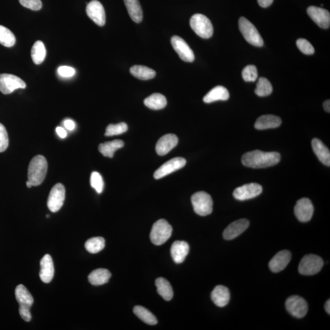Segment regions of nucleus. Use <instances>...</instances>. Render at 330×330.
Listing matches in <instances>:
<instances>
[{
  "label": "nucleus",
  "instance_id": "23",
  "mask_svg": "<svg viewBox=\"0 0 330 330\" xmlns=\"http://www.w3.org/2000/svg\"><path fill=\"white\" fill-rule=\"evenodd\" d=\"M281 123V119L278 116L272 115H263L257 119L255 127L257 130H266L268 128L278 127Z\"/></svg>",
  "mask_w": 330,
  "mask_h": 330
},
{
  "label": "nucleus",
  "instance_id": "2",
  "mask_svg": "<svg viewBox=\"0 0 330 330\" xmlns=\"http://www.w3.org/2000/svg\"><path fill=\"white\" fill-rule=\"evenodd\" d=\"M48 164L45 158L37 156L31 160L28 166V181L33 186L40 185L45 180L48 173Z\"/></svg>",
  "mask_w": 330,
  "mask_h": 330
},
{
  "label": "nucleus",
  "instance_id": "44",
  "mask_svg": "<svg viewBox=\"0 0 330 330\" xmlns=\"http://www.w3.org/2000/svg\"><path fill=\"white\" fill-rule=\"evenodd\" d=\"M58 73L61 77L70 78L75 74V70L69 66H60L58 69Z\"/></svg>",
  "mask_w": 330,
  "mask_h": 330
},
{
  "label": "nucleus",
  "instance_id": "10",
  "mask_svg": "<svg viewBox=\"0 0 330 330\" xmlns=\"http://www.w3.org/2000/svg\"><path fill=\"white\" fill-rule=\"evenodd\" d=\"M287 311L294 317L303 318L307 314L308 306L303 298L297 296L289 297L286 302Z\"/></svg>",
  "mask_w": 330,
  "mask_h": 330
},
{
  "label": "nucleus",
  "instance_id": "17",
  "mask_svg": "<svg viewBox=\"0 0 330 330\" xmlns=\"http://www.w3.org/2000/svg\"><path fill=\"white\" fill-rule=\"evenodd\" d=\"M250 222L247 219H240L230 223L223 232V238L227 241L233 240L247 230Z\"/></svg>",
  "mask_w": 330,
  "mask_h": 330
},
{
  "label": "nucleus",
  "instance_id": "20",
  "mask_svg": "<svg viewBox=\"0 0 330 330\" xmlns=\"http://www.w3.org/2000/svg\"><path fill=\"white\" fill-rule=\"evenodd\" d=\"M54 265L52 257L45 255L40 261V278L44 283L51 282L54 278Z\"/></svg>",
  "mask_w": 330,
  "mask_h": 330
},
{
  "label": "nucleus",
  "instance_id": "24",
  "mask_svg": "<svg viewBox=\"0 0 330 330\" xmlns=\"http://www.w3.org/2000/svg\"><path fill=\"white\" fill-rule=\"evenodd\" d=\"M312 148L318 159L323 164L329 166L330 153L328 148L319 139L314 138L312 141Z\"/></svg>",
  "mask_w": 330,
  "mask_h": 330
},
{
  "label": "nucleus",
  "instance_id": "19",
  "mask_svg": "<svg viewBox=\"0 0 330 330\" xmlns=\"http://www.w3.org/2000/svg\"><path fill=\"white\" fill-rule=\"evenodd\" d=\"M178 138L174 134H167L163 136L158 141L156 150L159 156H165L168 154L178 144Z\"/></svg>",
  "mask_w": 330,
  "mask_h": 330
},
{
  "label": "nucleus",
  "instance_id": "5",
  "mask_svg": "<svg viewBox=\"0 0 330 330\" xmlns=\"http://www.w3.org/2000/svg\"><path fill=\"white\" fill-rule=\"evenodd\" d=\"M239 30L248 43L256 46H262L264 45V40L259 31L249 20L242 17L239 19Z\"/></svg>",
  "mask_w": 330,
  "mask_h": 330
},
{
  "label": "nucleus",
  "instance_id": "12",
  "mask_svg": "<svg viewBox=\"0 0 330 330\" xmlns=\"http://www.w3.org/2000/svg\"><path fill=\"white\" fill-rule=\"evenodd\" d=\"M186 165V160L182 157H176L169 160V161L164 163L160 167L157 169L154 174L156 179H162V178L168 176V174L173 173V172L179 170L182 168Z\"/></svg>",
  "mask_w": 330,
  "mask_h": 330
},
{
  "label": "nucleus",
  "instance_id": "29",
  "mask_svg": "<svg viewBox=\"0 0 330 330\" xmlns=\"http://www.w3.org/2000/svg\"><path fill=\"white\" fill-rule=\"evenodd\" d=\"M144 104L149 109L159 110L164 109L167 105V101L164 96L154 93L145 99Z\"/></svg>",
  "mask_w": 330,
  "mask_h": 330
},
{
  "label": "nucleus",
  "instance_id": "39",
  "mask_svg": "<svg viewBox=\"0 0 330 330\" xmlns=\"http://www.w3.org/2000/svg\"><path fill=\"white\" fill-rule=\"evenodd\" d=\"M90 186L97 192L98 194H101L104 191V182L101 174L98 172H93L90 176Z\"/></svg>",
  "mask_w": 330,
  "mask_h": 330
},
{
  "label": "nucleus",
  "instance_id": "32",
  "mask_svg": "<svg viewBox=\"0 0 330 330\" xmlns=\"http://www.w3.org/2000/svg\"><path fill=\"white\" fill-rule=\"evenodd\" d=\"M16 298L19 305H26L31 307L33 304V297L24 286L19 285L17 286L15 291Z\"/></svg>",
  "mask_w": 330,
  "mask_h": 330
},
{
  "label": "nucleus",
  "instance_id": "47",
  "mask_svg": "<svg viewBox=\"0 0 330 330\" xmlns=\"http://www.w3.org/2000/svg\"><path fill=\"white\" fill-rule=\"evenodd\" d=\"M56 131L58 135L61 138H65L67 136V131L62 127H57Z\"/></svg>",
  "mask_w": 330,
  "mask_h": 330
},
{
  "label": "nucleus",
  "instance_id": "28",
  "mask_svg": "<svg viewBox=\"0 0 330 330\" xmlns=\"http://www.w3.org/2000/svg\"><path fill=\"white\" fill-rule=\"evenodd\" d=\"M124 143L122 140L116 139L112 142L102 143L99 147V151L104 157L113 158L117 150L123 148Z\"/></svg>",
  "mask_w": 330,
  "mask_h": 330
},
{
  "label": "nucleus",
  "instance_id": "50",
  "mask_svg": "<svg viewBox=\"0 0 330 330\" xmlns=\"http://www.w3.org/2000/svg\"><path fill=\"white\" fill-rule=\"evenodd\" d=\"M325 310L328 314H330V302L329 300L327 301L325 305Z\"/></svg>",
  "mask_w": 330,
  "mask_h": 330
},
{
  "label": "nucleus",
  "instance_id": "13",
  "mask_svg": "<svg viewBox=\"0 0 330 330\" xmlns=\"http://www.w3.org/2000/svg\"><path fill=\"white\" fill-rule=\"evenodd\" d=\"M171 42L174 51L183 61L192 63L195 60L194 52L182 38L174 36L172 37Z\"/></svg>",
  "mask_w": 330,
  "mask_h": 330
},
{
  "label": "nucleus",
  "instance_id": "33",
  "mask_svg": "<svg viewBox=\"0 0 330 330\" xmlns=\"http://www.w3.org/2000/svg\"><path fill=\"white\" fill-rule=\"evenodd\" d=\"M133 312L143 322L150 325H156L157 318L147 308L142 306H136L133 308Z\"/></svg>",
  "mask_w": 330,
  "mask_h": 330
},
{
  "label": "nucleus",
  "instance_id": "21",
  "mask_svg": "<svg viewBox=\"0 0 330 330\" xmlns=\"http://www.w3.org/2000/svg\"><path fill=\"white\" fill-rule=\"evenodd\" d=\"M190 247L186 242L176 241L172 245L171 254L172 258L176 264H181L188 255Z\"/></svg>",
  "mask_w": 330,
  "mask_h": 330
},
{
  "label": "nucleus",
  "instance_id": "1",
  "mask_svg": "<svg viewBox=\"0 0 330 330\" xmlns=\"http://www.w3.org/2000/svg\"><path fill=\"white\" fill-rule=\"evenodd\" d=\"M281 156L276 152H262L255 150L245 154L242 158V164L248 168H265L278 164Z\"/></svg>",
  "mask_w": 330,
  "mask_h": 330
},
{
  "label": "nucleus",
  "instance_id": "45",
  "mask_svg": "<svg viewBox=\"0 0 330 330\" xmlns=\"http://www.w3.org/2000/svg\"><path fill=\"white\" fill-rule=\"evenodd\" d=\"M30 306L19 305V314L26 322H30L32 319Z\"/></svg>",
  "mask_w": 330,
  "mask_h": 330
},
{
  "label": "nucleus",
  "instance_id": "43",
  "mask_svg": "<svg viewBox=\"0 0 330 330\" xmlns=\"http://www.w3.org/2000/svg\"><path fill=\"white\" fill-rule=\"evenodd\" d=\"M19 2L23 7L33 11H39L42 7L40 0H19Z\"/></svg>",
  "mask_w": 330,
  "mask_h": 330
},
{
  "label": "nucleus",
  "instance_id": "15",
  "mask_svg": "<svg viewBox=\"0 0 330 330\" xmlns=\"http://www.w3.org/2000/svg\"><path fill=\"white\" fill-rule=\"evenodd\" d=\"M86 14L96 24L100 26H103L105 24L106 16L104 8L98 0H92L87 4Z\"/></svg>",
  "mask_w": 330,
  "mask_h": 330
},
{
  "label": "nucleus",
  "instance_id": "46",
  "mask_svg": "<svg viewBox=\"0 0 330 330\" xmlns=\"http://www.w3.org/2000/svg\"><path fill=\"white\" fill-rule=\"evenodd\" d=\"M64 126L65 127L67 130L72 131L75 129V124L71 119H66L64 122Z\"/></svg>",
  "mask_w": 330,
  "mask_h": 330
},
{
  "label": "nucleus",
  "instance_id": "48",
  "mask_svg": "<svg viewBox=\"0 0 330 330\" xmlns=\"http://www.w3.org/2000/svg\"><path fill=\"white\" fill-rule=\"evenodd\" d=\"M258 4L262 8H267L273 4V0H258Z\"/></svg>",
  "mask_w": 330,
  "mask_h": 330
},
{
  "label": "nucleus",
  "instance_id": "25",
  "mask_svg": "<svg viewBox=\"0 0 330 330\" xmlns=\"http://www.w3.org/2000/svg\"><path fill=\"white\" fill-rule=\"evenodd\" d=\"M229 98L228 90L222 86H218L210 90L204 96L203 101L205 103L210 104L218 101H227Z\"/></svg>",
  "mask_w": 330,
  "mask_h": 330
},
{
  "label": "nucleus",
  "instance_id": "9",
  "mask_svg": "<svg viewBox=\"0 0 330 330\" xmlns=\"http://www.w3.org/2000/svg\"><path fill=\"white\" fill-rule=\"evenodd\" d=\"M66 191L63 184L57 183L51 190L49 196L48 206L52 212L59 211L65 200Z\"/></svg>",
  "mask_w": 330,
  "mask_h": 330
},
{
  "label": "nucleus",
  "instance_id": "11",
  "mask_svg": "<svg viewBox=\"0 0 330 330\" xmlns=\"http://www.w3.org/2000/svg\"><path fill=\"white\" fill-rule=\"evenodd\" d=\"M262 192V186L258 183H251L239 186L233 191V196L236 200L245 201L258 197Z\"/></svg>",
  "mask_w": 330,
  "mask_h": 330
},
{
  "label": "nucleus",
  "instance_id": "40",
  "mask_svg": "<svg viewBox=\"0 0 330 330\" xmlns=\"http://www.w3.org/2000/svg\"><path fill=\"white\" fill-rule=\"evenodd\" d=\"M258 70L256 67L254 65H248L242 71V77L244 80L247 82H253L258 78Z\"/></svg>",
  "mask_w": 330,
  "mask_h": 330
},
{
  "label": "nucleus",
  "instance_id": "38",
  "mask_svg": "<svg viewBox=\"0 0 330 330\" xmlns=\"http://www.w3.org/2000/svg\"><path fill=\"white\" fill-rule=\"evenodd\" d=\"M127 130L128 126L125 122H121V123L117 124H110L106 128L105 135L112 136L121 135V134L126 132Z\"/></svg>",
  "mask_w": 330,
  "mask_h": 330
},
{
  "label": "nucleus",
  "instance_id": "31",
  "mask_svg": "<svg viewBox=\"0 0 330 330\" xmlns=\"http://www.w3.org/2000/svg\"><path fill=\"white\" fill-rule=\"evenodd\" d=\"M156 286L157 288V293L163 299L169 301L173 299L174 295L173 288L168 280L163 278H157L156 281Z\"/></svg>",
  "mask_w": 330,
  "mask_h": 330
},
{
  "label": "nucleus",
  "instance_id": "41",
  "mask_svg": "<svg viewBox=\"0 0 330 330\" xmlns=\"http://www.w3.org/2000/svg\"><path fill=\"white\" fill-rule=\"evenodd\" d=\"M297 48L300 51L305 55H312L314 54V46L308 40L305 39H299L297 40Z\"/></svg>",
  "mask_w": 330,
  "mask_h": 330
},
{
  "label": "nucleus",
  "instance_id": "42",
  "mask_svg": "<svg viewBox=\"0 0 330 330\" xmlns=\"http://www.w3.org/2000/svg\"><path fill=\"white\" fill-rule=\"evenodd\" d=\"M9 146V138L7 129L4 125L0 123V153L7 150Z\"/></svg>",
  "mask_w": 330,
  "mask_h": 330
},
{
  "label": "nucleus",
  "instance_id": "34",
  "mask_svg": "<svg viewBox=\"0 0 330 330\" xmlns=\"http://www.w3.org/2000/svg\"><path fill=\"white\" fill-rule=\"evenodd\" d=\"M46 49L44 44L40 40L34 43L31 49V58L34 64H40L43 63L46 57Z\"/></svg>",
  "mask_w": 330,
  "mask_h": 330
},
{
  "label": "nucleus",
  "instance_id": "35",
  "mask_svg": "<svg viewBox=\"0 0 330 330\" xmlns=\"http://www.w3.org/2000/svg\"><path fill=\"white\" fill-rule=\"evenodd\" d=\"M105 239L101 238V237L89 239L84 245L87 252L91 254H96L101 252L105 248Z\"/></svg>",
  "mask_w": 330,
  "mask_h": 330
},
{
  "label": "nucleus",
  "instance_id": "4",
  "mask_svg": "<svg viewBox=\"0 0 330 330\" xmlns=\"http://www.w3.org/2000/svg\"><path fill=\"white\" fill-rule=\"evenodd\" d=\"M190 23L195 33L204 39H209L214 33V28L211 22L203 14H195L191 17Z\"/></svg>",
  "mask_w": 330,
  "mask_h": 330
},
{
  "label": "nucleus",
  "instance_id": "16",
  "mask_svg": "<svg viewBox=\"0 0 330 330\" xmlns=\"http://www.w3.org/2000/svg\"><path fill=\"white\" fill-rule=\"evenodd\" d=\"M307 13L311 19L320 28L327 29L330 25V14L328 11L322 8L309 7Z\"/></svg>",
  "mask_w": 330,
  "mask_h": 330
},
{
  "label": "nucleus",
  "instance_id": "3",
  "mask_svg": "<svg viewBox=\"0 0 330 330\" xmlns=\"http://www.w3.org/2000/svg\"><path fill=\"white\" fill-rule=\"evenodd\" d=\"M172 231L173 228L168 222L164 219H160L152 227L151 241L154 245H162L171 238Z\"/></svg>",
  "mask_w": 330,
  "mask_h": 330
},
{
  "label": "nucleus",
  "instance_id": "36",
  "mask_svg": "<svg viewBox=\"0 0 330 330\" xmlns=\"http://www.w3.org/2000/svg\"><path fill=\"white\" fill-rule=\"evenodd\" d=\"M16 42V37L13 32L0 25V43L7 48H11L15 45Z\"/></svg>",
  "mask_w": 330,
  "mask_h": 330
},
{
  "label": "nucleus",
  "instance_id": "51",
  "mask_svg": "<svg viewBox=\"0 0 330 330\" xmlns=\"http://www.w3.org/2000/svg\"><path fill=\"white\" fill-rule=\"evenodd\" d=\"M26 186H27L28 188H31L33 185H32V184L29 182L28 180L27 182H26Z\"/></svg>",
  "mask_w": 330,
  "mask_h": 330
},
{
  "label": "nucleus",
  "instance_id": "22",
  "mask_svg": "<svg viewBox=\"0 0 330 330\" xmlns=\"http://www.w3.org/2000/svg\"><path fill=\"white\" fill-rule=\"evenodd\" d=\"M211 299L216 306L220 308L224 307L228 304L230 300L229 289L221 285L216 286L212 292Z\"/></svg>",
  "mask_w": 330,
  "mask_h": 330
},
{
  "label": "nucleus",
  "instance_id": "8",
  "mask_svg": "<svg viewBox=\"0 0 330 330\" xmlns=\"http://www.w3.org/2000/svg\"><path fill=\"white\" fill-rule=\"evenodd\" d=\"M26 83L17 76L0 74V91L4 95H10L17 89H25Z\"/></svg>",
  "mask_w": 330,
  "mask_h": 330
},
{
  "label": "nucleus",
  "instance_id": "37",
  "mask_svg": "<svg viewBox=\"0 0 330 330\" xmlns=\"http://www.w3.org/2000/svg\"><path fill=\"white\" fill-rule=\"evenodd\" d=\"M272 91L273 87L270 81L264 77L260 78L255 89L256 95L259 97H265L270 95Z\"/></svg>",
  "mask_w": 330,
  "mask_h": 330
},
{
  "label": "nucleus",
  "instance_id": "26",
  "mask_svg": "<svg viewBox=\"0 0 330 330\" xmlns=\"http://www.w3.org/2000/svg\"><path fill=\"white\" fill-rule=\"evenodd\" d=\"M111 276H112V274L109 270L105 269V268H98V269L92 271L89 274L88 280L92 285L101 286L109 282Z\"/></svg>",
  "mask_w": 330,
  "mask_h": 330
},
{
  "label": "nucleus",
  "instance_id": "30",
  "mask_svg": "<svg viewBox=\"0 0 330 330\" xmlns=\"http://www.w3.org/2000/svg\"><path fill=\"white\" fill-rule=\"evenodd\" d=\"M130 72L134 77L142 80H151L156 75V71L145 66H133L130 68Z\"/></svg>",
  "mask_w": 330,
  "mask_h": 330
},
{
  "label": "nucleus",
  "instance_id": "27",
  "mask_svg": "<svg viewBox=\"0 0 330 330\" xmlns=\"http://www.w3.org/2000/svg\"><path fill=\"white\" fill-rule=\"evenodd\" d=\"M124 4L130 18L136 23L142 22L143 10L138 0H124Z\"/></svg>",
  "mask_w": 330,
  "mask_h": 330
},
{
  "label": "nucleus",
  "instance_id": "14",
  "mask_svg": "<svg viewBox=\"0 0 330 330\" xmlns=\"http://www.w3.org/2000/svg\"><path fill=\"white\" fill-rule=\"evenodd\" d=\"M295 214L301 222L311 220L314 214V206L308 198H302L298 201L294 208Z\"/></svg>",
  "mask_w": 330,
  "mask_h": 330
},
{
  "label": "nucleus",
  "instance_id": "49",
  "mask_svg": "<svg viewBox=\"0 0 330 330\" xmlns=\"http://www.w3.org/2000/svg\"><path fill=\"white\" fill-rule=\"evenodd\" d=\"M324 109L326 111V112H330V101L329 100L326 101L323 103Z\"/></svg>",
  "mask_w": 330,
  "mask_h": 330
},
{
  "label": "nucleus",
  "instance_id": "18",
  "mask_svg": "<svg viewBox=\"0 0 330 330\" xmlns=\"http://www.w3.org/2000/svg\"><path fill=\"white\" fill-rule=\"evenodd\" d=\"M291 253L289 251L282 250L273 257L268 264L270 269L274 273H278L287 267L291 259Z\"/></svg>",
  "mask_w": 330,
  "mask_h": 330
},
{
  "label": "nucleus",
  "instance_id": "7",
  "mask_svg": "<svg viewBox=\"0 0 330 330\" xmlns=\"http://www.w3.org/2000/svg\"><path fill=\"white\" fill-rule=\"evenodd\" d=\"M323 266V259L320 257L315 255H308L301 260L299 271L303 275H314L319 272Z\"/></svg>",
  "mask_w": 330,
  "mask_h": 330
},
{
  "label": "nucleus",
  "instance_id": "6",
  "mask_svg": "<svg viewBox=\"0 0 330 330\" xmlns=\"http://www.w3.org/2000/svg\"><path fill=\"white\" fill-rule=\"evenodd\" d=\"M192 203L196 214L200 216L210 215L213 210L212 197L206 192H199L193 195Z\"/></svg>",
  "mask_w": 330,
  "mask_h": 330
}]
</instances>
